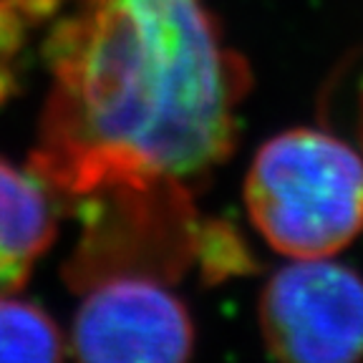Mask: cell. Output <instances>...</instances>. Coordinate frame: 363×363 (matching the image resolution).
Here are the masks:
<instances>
[{
  "label": "cell",
  "instance_id": "obj_1",
  "mask_svg": "<svg viewBox=\"0 0 363 363\" xmlns=\"http://www.w3.org/2000/svg\"><path fill=\"white\" fill-rule=\"evenodd\" d=\"M48 58L30 169L56 192H189L233 152L247 76L204 0H79Z\"/></svg>",
  "mask_w": 363,
  "mask_h": 363
},
{
  "label": "cell",
  "instance_id": "obj_5",
  "mask_svg": "<svg viewBox=\"0 0 363 363\" xmlns=\"http://www.w3.org/2000/svg\"><path fill=\"white\" fill-rule=\"evenodd\" d=\"M56 235L53 189L0 159V298L16 295Z\"/></svg>",
  "mask_w": 363,
  "mask_h": 363
},
{
  "label": "cell",
  "instance_id": "obj_4",
  "mask_svg": "<svg viewBox=\"0 0 363 363\" xmlns=\"http://www.w3.org/2000/svg\"><path fill=\"white\" fill-rule=\"evenodd\" d=\"M76 363H189L194 325L167 285L119 272L86 290L71 325Z\"/></svg>",
  "mask_w": 363,
  "mask_h": 363
},
{
  "label": "cell",
  "instance_id": "obj_7",
  "mask_svg": "<svg viewBox=\"0 0 363 363\" xmlns=\"http://www.w3.org/2000/svg\"><path fill=\"white\" fill-rule=\"evenodd\" d=\"M56 0H0V101L13 86V61L21 53L26 33Z\"/></svg>",
  "mask_w": 363,
  "mask_h": 363
},
{
  "label": "cell",
  "instance_id": "obj_2",
  "mask_svg": "<svg viewBox=\"0 0 363 363\" xmlns=\"http://www.w3.org/2000/svg\"><path fill=\"white\" fill-rule=\"evenodd\" d=\"M245 204L278 252L330 257L363 230V157L328 131H283L257 149Z\"/></svg>",
  "mask_w": 363,
  "mask_h": 363
},
{
  "label": "cell",
  "instance_id": "obj_6",
  "mask_svg": "<svg viewBox=\"0 0 363 363\" xmlns=\"http://www.w3.org/2000/svg\"><path fill=\"white\" fill-rule=\"evenodd\" d=\"M0 363H63V338L43 308L0 298Z\"/></svg>",
  "mask_w": 363,
  "mask_h": 363
},
{
  "label": "cell",
  "instance_id": "obj_3",
  "mask_svg": "<svg viewBox=\"0 0 363 363\" xmlns=\"http://www.w3.org/2000/svg\"><path fill=\"white\" fill-rule=\"evenodd\" d=\"M260 328L278 363H358L363 275L328 257L280 267L260 295Z\"/></svg>",
  "mask_w": 363,
  "mask_h": 363
}]
</instances>
